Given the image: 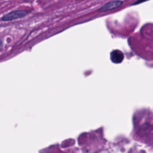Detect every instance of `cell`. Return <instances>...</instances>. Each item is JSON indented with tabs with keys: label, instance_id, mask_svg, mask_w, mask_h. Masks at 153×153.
<instances>
[{
	"label": "cell",
	"instance_id": "6da1fadb",
	"mask_svg": "<svg viewBox=\"0 0 153 153\" xmlns=\"http://www.w3.org/2000/svg\"><path fill=\"white\" fill-rule=\"evenodd\" d=\"M30 13V12L27 10H17L12 11L6 15H5L1 20L4 22L12 21L16 19L23 18L28 16Z\"/></svg>",
	"mask_w": 153,
	"mask_h": 153
},
{
	"label": "cell",
	"instance_id": "7a4b0ae2",
	"mask_svg": "<svg viewBox=\"0 0 153 153\" xmlns=\"http://www.w3.org/2000/svg\"><path fill=\"white\" fill-rule=\"evenodd\" d=\"M123 3L124 2L123 1H121V0H114V1H111L103 5L99 9H98V11L99 12L102 13L109 12L115 9H117L118 7H120L123 6Z\"/></svg>",
	"mask_w": 153,
	"mask_h": 153
},
{
	"label": "cell",
	"instance_id": "3957f363",
	"mask_svg": "<svg viewBox=\"0 0 153 153\" xmlns=\"http://www.w3.org/2000/svg\"><path fill=\"white\" fill-rule=\"evenodd\" d=\"M120 58L123 59V56L121 52L118 51H114L111 54V59L115 63H120L122 61Z\"/></svg>",
	"mask_w": 153,
	"mask_h": 153
},
{
	"label": "cell",
	"instance_id": "277c9868",
	"mask_svg": "<svg viewBox=\"0 0 153 153\" xmlns=\"http://www.w3.org/2000/svg\"><path fill=\"white\" fill-rule=\"evenodd\" d=\"M147 1H149V0H137L136 2L133 3V4H130V6H135V5H137V4H140L141 3H143L144 2H146Z\"/></svg>",
	"mask_w": 153,
	"mask_h": 153
},
{
	"label": "cell",
	"instance_id": "5b68a950",
	"mask_svg": "<svg viewBox=\"0 0 153 153\" xmlns=\"http://www.w3.org/2000/svg\"><path fill=\"white\" fill-rule=\"evenodd\" d=\"M2 45H3V42H2V40H1V39L0 38V50H1V47H2Z\"/></svg>",
	"mask_w": 153,
	"mask_h": 153
},
{
	"label": "cell",
	"instance_id": "8992f818",
	"mask_svg": "<svg viewBox=\"0 0 153 153\" xmlns=\"http://www.w3.org/2000/svg\"><path fill=\"white\" fill-rule=\"evenodd\" d=\"M22 1H23L24 2H30V1H34V0H22Z\"/></svg>",
	"mask_w": 153,
	"mask_h": 153
}]
</instances>
